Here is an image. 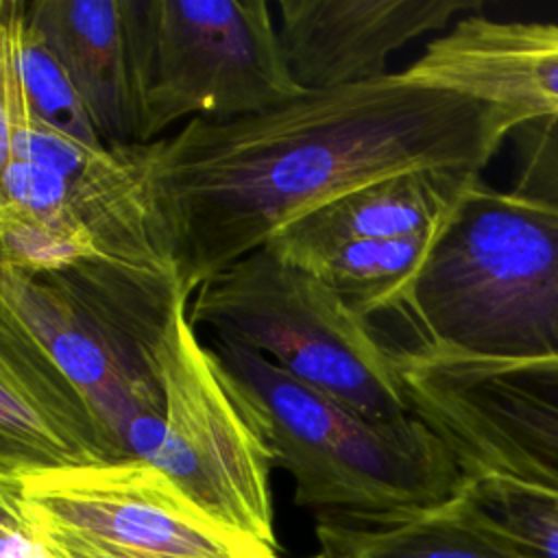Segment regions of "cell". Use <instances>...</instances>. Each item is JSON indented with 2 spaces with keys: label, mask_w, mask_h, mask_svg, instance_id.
Listing matches in <instances>:
<instances>
[{
  "label": "cell",
  "mask_w": 558,
  "mask_h": 558,
  "mask_svg": "<svg viewBox=\"0 0 558 558\" xmlns=\"http://www.w3.org/2000/svg\"><path fill=\"white\" fill-rule=\"evenodd\" d=\"M514 129L495 107L390 72L242 118H192L144 144L146 181L179 283L194 294L353 187L425 168L482 174Z\"/></svg>",
  "instance_id": "obj_1"
},
{
  "label": "cell",
  "mask_w": 558,
  "mask_h": 558,
  "mask_svg": "<svg viewBox=\"0 0 558 558\" xmlns=\"http://www.w3.org/2000/svg\"><path fill=\"white\" fill-rule=\"evenodd\" d=\"M412 347L490 360H558V205L477 179L390 310Z\"/></svg>",
  "instance_id": "obj_2"
},
{
  "label": "cell",
  "mask_w": 558,
  "mask_h": 558,
  "mask_svg": "<svg viewBox=\"0 0 558 558\" xmlns=\"http://www.w3.org/2000/svg\"><path fill=\"white\" fill-rule=\"evenodd\" d=\"M257 399L268 440L294 484V501L316 523H386L456 501L469 475L418 416L371 418L305 386L268 357L214 344Z\"/></svg>",
  "instance_id": "obj_3"
},
{
  "label": "cell",
  "mask_w": 558,
  "mask_h": 558,
  "mask_svg": "<svg viewBox=\"0 0 558 558\" xmlns=\"http://www.w3.org/2000/svg\"><path fill=\"white\" fill-rule=\"evenodd\" d=\"M177 270L100 257L28 275L0 266L7 307L96 412L118 460H148L163 416L161 351L181 301Z\"/></svg>",
  "instance_id": "obj_4"
},
{
  "label": "cell",
  "mask_w": 558,
  "mask_h": 558,
  "mask_svg": "<svg viewBox=\"0 0 558 558\" xmlns=\"http://www.w3.org/2000/svg\"><path fill=\"white\" fill-rule=\"evenodd\" d=\"M190 320L364 416L412 414L392 344L371 318L268 244L207 279Z\"/></svg>",
  "instance_id": "obj_5"
},
{
  "label": "cell",
  "mask_w": 558,
  "mask_h": 558,
  "mask_svg": "<svg viewBox=\"0 0 558 558\" xmlns=\"http://www.w3.org/2000/svg\"><path fill=\"white\" fill-rule=\"evenodd\" d=\"M140 144L194 116L231 120L305 96L264 0H124Z\"/></svg>",
  "instance_id": "obj_6"
},
{
  "label": "cell",
  "mask_w": 558,
  "mask_h": 558,
  "mask_svg": "<svg viewBox=\"0 0 558 558\" xmlns=\"http://www.w3.org/2000/svg\"><path fill=\"white\" fill-rule=\"evenodd\" d=\"M0 506L54 558H279L144 460L0 477Z\"/></svg>",
  "instance_id": "obj_7"
},
{
  "label": "cell",
  "mask_w": 558,
  "mask_h": 558,
  "mask_svg": "<svg viewBox=\"0 0 558 558\" xmlns=\"http://www.w3.org/2000/svg\"><path fill=\"white\" fill-rule=\"evenodd\" d=\"M163 416L148 460L201 510L277 549L275 453L253 392L201 342L181 301L161 351Z\"/></svg>",
  "instance_id": "obj_8"
},
{
  "label": "cell",
  "mask_w": 558,
  "mask_h": 558,
  "mask_svg": "<svg viewBox=\"0 0 558 558\" xmlns=\"http://www.w3.org/2000/svg\"><path fill=\"white\" fill-rule=\"evenodd\" d=\"M410 412L469 477L558 495V360L490 362L392 344Z\"/></svg>",
  "instance_id": "obj_9"
},
{
  "label": "cell",
  "mask_w": 558,
  "mask_h": 558,
  "mask_svg": "<svg viewBox=\"0 0 558 558\" xmlns=\"http://www.w3.org/2000/svg\"><path fill=\"white\" fill-rule=\"evenodd\" d=\"M0 159L59 170L65 177L68 214L89 235L100 259L177 270L150 198L144 144L87 148L37 122H24L2 133Z\"/></svg>",
  "instance_id": "obj_10"
},
{
  "label": "cell",
  "mask_w": 558,
  "mask_h": 558,
  "mask_svg": "<svg viewBox=\"0 0 558 558\" xmlns=\"http://www.w3.org/2000/svg\"><path fill=\"white\" fill-rule=\"evenodd\" d=\"M118 462L83 392L0 307V477Z\"/></svg>",
  "instance_id": "obj_11"
},
{
  "label": "cell",
  "mask_w": 558,
  "mask_h": 558,
  "mask_svg": "<svg viewBox=\"0 0 558 558\" xmlns=\"http://www.w3.org/2000/svg\"><path fill=\"white\" fill-rule=\"evenodd\" d=\"M279 39L303 92L388 76V59L408 41L445 28L477 0H281Z\"/></svg>",
  "instance_id": "obj_12"
},
{
  "label": "cell",
  "mask_w": 558,
  "mask_h": 558,
  "mask_svg": "<svg viewBox=\"0 0 558 558\" xmlns=\"http://www.w3.org/2000/svg\"><path fill=\"white\" fill-rule=\"evenodd\" d=\"M401 74L495 107L517 129L558 118V26L471 13Z\"/></svg>",
  "instance_id": "obj_13"
},
{
  "label": "cell",
  "mask_w": 558,
  "mask_h": 558,
  "mask_svg": "<svg viewBox=\"0 0 558 558\" xmlns=\"http://www.w3.org/2000/svg\"><path fill=\"white\" fill-rule=\"evenodd\" d=\"M26 20L72 81L102 144H140L124 0H37L26 2Z\"/></svg>",
  "instance_id": "obj_14"
},
{
  "label": "cell",
  "mask_w": 558,
  "mask_h": 558,
  "mask_svg": "<svg viewBox=\"0 0 558 558\" xmlns=\"http://www.w3.org/2000/svg\"><path fill=\"white\" fill-rule=\"evenodd\" d=\"M469 170H410L344 192L279 229L266 244L286 262L357 240H386L442 229L466 190Z\"/></svg>",
  "instance_id": "obj_15"
},
{
  "label": "cell",
  "mask_w": 558,
  "mask_h": 558,
  "mask_svg": "<svg viewBox=\"0 0 558 558\" xmlns=\"http://www.w3.org/2000/svg\"><path fill=\"white\" fill-rule=\"evenodd\" d=\"M2 133L37 122L87 148H109L72 81L26 20V2L0 4Z\"/></svg>",
  "instance_id": "obj_16"
},
{
  "label": "cell",
  "mask_w": 558,
  "mask_h": 558,
  "mask_svg": "<svg viewBox=\"0 0 558 558\" xmlns=\"http://www.w3.org/2000/svg\"><path fill=\"white\" fill-rule=\"evenodd\" d=\"M316 536L320 549L338 558H514L469 521L456 501L386 523H316Z\"/></svg>",
  "instance_id": "obj_17"
},
{
  "label": "cell",
  "mask_w": 558,
  "mask_h": 558,
  "mask_svg": "<svg viewBox=\"0 0 558 558\" xmlns=\"http://www.w3.org/2000/svg\"><path fill=\"white\" fill-rule=\"evenodd\" d=\"M442 229L386 240H357L312 253L294 266L312 272L364 316L390 312Z\"/></svg>",
  "instance_id": "obj_18"
},
{
  "label": "cell",
  "mask_w": 558,
  "mask_h": 558,
  "mask_svg": "<svg viewBox=\"0 0 558 558\" xmlns=\"http://www.w3.org/2000/svg\"><path fill=\"white\" fill-rule=\"evenodd\" d=\"M456 508L514 558H558V495L499 477H469Z\"/></svg>",
  "instance_id": "obj_19"
},
{
  "label": "cell",
  "mask_w": 558,
  "mask_h": 558,
  "mask_svg": "<svg viewBox=\"0 0 558 558\" xmlns=\"http://www.w3.org/2000/svg\"><path fill=\"white\" fill-rule=\"evenodd\" d=\"M517 194L558 205V118L521 124L514 133Z\"/></svg>",
  "instance_id": "obj_20"
},
{
  "label": "cell",
  "mask_w": 558,
  "mask_h": 558,
  "mask_svg": "<svg viewBox=\"0 0 558 558\" xmlns=\"http://www.w3.org/2000/svg\"><path fill=\"white\" fill-rule=\"evenodd\" d=\"M0 558H54L44 543L9 510H2Z\"/></svg>",
  "instance_id": "obj_21"
},
{
  "label": "cell",
  "mask_w": 558,
  "mask_h": 558,
  "mask_svg": "<svg viewBox=\"0 0 558 558\" xmlns=\"http://www.w3.org/2000/svg\"><path fill=\"white\" fill-rule=\"evenodd\" d=\"M310 558H338V556H331V554H325V551H320V554H316V556H310Z\"/></svg>",
  "instance_id": "obj_22"
}]
</instances>
